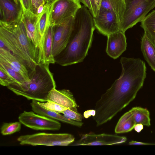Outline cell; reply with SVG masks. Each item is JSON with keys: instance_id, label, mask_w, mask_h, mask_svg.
<instances>
[{"instance_id": "9a60e30c", "label": "cell", "mask_w": 155, "mask_h": 155, "mask_svg": "<svg viewBox=\"0 0 155 155\" xmlns=\"http://www.w3.org/2000/svg\"><path fill=\"white\" fill-rule=\"evenodd\" d=\"M30 105L32 110L37 114L78 127H81L83 124L82 121L71 120L60 113L45 108L41 106L37 101L32 100Z\"/></svg>"}, {"instance_id": "ffe728a7", "label": "cell", "mask_w": 155, "mask_h": 155, "mask_svg": "<svg viewBox=\"0 0 155 155\" xmlns=\"http://www.w3.org/2000/svg\"><path fill=\"white\" fill-rule=\"evenodd\" d=\"M37 18V16L33 12L26 13L22 14L21 19L25 26L27 36L37 51L38 43L35 27Z\"/></svg>"}, {"instance_id": "ac0fdd59", "label": "cell", "mask_w": 155, "mask_h": 155, "mask_svg": "<svg viewBox=\"0 0 155 155\" xmlns=\"http://www.w3.org/2000/svg\"><path fill=\"white\" fill-rule=\"evenodd\" d=\"M141 49L145 60L155 72V42L145 32L142 38Z\"/></svg>"}, {"instance_id": "277c9868", "label": "cell", "mask_w": 155, "mask_h": 155, "mask_svg": "<svg viewBox=\"0 0 155 155\" xmlns=\"http://www.w3.org/2000/svg\"><path fill=\"white\" fill-rule=\"evenodd\" d=\"M75 139L70 134L39 133L21 135L17 140L21 145L67 146L73 143Z\"/></svg>"}, {"instance_id": "4dcf8cb0", "label": "cell", "mask_w": 155, "mask_h": 155, "mask_svg": "<svg viewBox=\"0 0 155 155\" xmlns=\"http://www.w3.org/2000/svg\"><path fill=\"white\" fill-rule=\"evenodd\" d=\"M31 11L36 15L39 7L41 5H45L46 4L45 0H31Z\"/></svg>"}, {"instance_id": "2e32d148", "label": "cell", "mask_w": 155, "mask_h": 155, "mask_svg": "<svg viewBox=\"0 0 155 155\" xmlns=\"http://www.w3.org/2000/svg\"><path fill=\"white\" fill-rule=\"evenodd\" d=\"M48 101L54 102L67 108L78 107L73 94L68 89H53L48 95Z\"/></svg>"}, {"instance_id": "8fae6325", "label": "cell", "mask_w": 155, "mask_h": 155, "mask_svg": "<svg viewBox=\"0 0 155 155\" xmlns=\"http://www.w3.org/2000/svg\"><path fill=\"white\" fill-rule=\"evenodd\" d=\"M51 4L46 3L43 11L37 15L35 27L38 43L37 64L41 63L44 41L48 29L51 25Z\"/></svg>"}, {"instance_id": "8992f818", "label": "cell", "mask_w": 155, "mask_h": 155, "mask_svg": "<svg viewBox=\"0 0 155 155\" xmlns=\"http://www.w3.org/2000/svg\"><path fill=\"white\" fill-rule=\"evenodd\" d=\"M19 121L25 126L35 130H59L61 124L58 120L37 114L24 111L19 115Z\"/></svg>"}, {"instance_id": "52a82bcc", "label": "cell", "mask_w": 155, "mask_h": 155, "mask_svg": "<svg viewBox=\"0 0 155 155\" xmlns=\"http://www.w3.org/2000/svg\"><path fill=\"white\" fill-rule=\"evenodd\" d=\"M155 7V0H143L130 10L124 12L120 30L125 32L137 23L141 22L148 13Z\"/></svg>"}, {"instance_id": "e575fe53", "label": "cell", "mask_w": 155, "mask_h": 155, "mask_svg": "<svg viewBox=\"0 0 155 155\" xmlns=\"http://www.w3.org/2000/svg\"><path fill=\"white\" fill-rule=\"evenodd\" d=\"M143 125L142 124H135L134 129L137 132L139 133L143 129Z\"/></svg>"}, {"instance_id": "74e56055", "label": "cell", "mask_w": 155, "mask_h": 155, "mask_svg": "<svg viewBox=\"0 0 155 155\" xmlns=\"http://www.w3.org/2000/svg\"></svg>"}, {"instance_id": "cb8c5ba5", "label": "cell", "mask_w": 155, "mask_h": 155, "mask_svg": "<svg viewBox=\"0 0 155 155\" xmlns=\"http://www.w3.org/2000/svg\"><path fill=\"white\" fill-rule=\"evenodd\" d=\"M141 22V26L144 32L155 41V10L146 15Z\"/></svg>"}, {"instance_id": "3957f363", "label": "cell", "mask_w": 155, "mask_h": 155, "mask_svg": "<svg viewBox=\"0 0 155 155\" xmlns=\"http://www.w3.org/2000/svg\"><path fill=\"white\" fill-rule=\"evenodd\" d=\"M0 48L9 51L28 69L30 78L35 71L36 64L27 58L16 37L8 25L0 21Z\"/></svg>"}, {"instance_id": "83f0119b", "label": "cell", "mask_w": 155, "mask_h": 155, "mask_svg": "<svg viewBox=\"0 0 155 155\" xmlns=\"http://www.w3.org/2000/svg\"><path fill=\"white\" fill-rule=\"evenodd\" d=\"M17 83L12 77L2 67L0 66V84L3 86L7 87L10 85Z\"/></svg>"}, {"instance_id": "30bf717a", "label": "cell", "mask_w": 155, "mask_h": 155, "mask_svg": "<svg viewBox=\"0 0 155 155\" xmlns=\"http://www.w3.org/2000/svg\"><path fill=\"white\" fill-rule=\"evenodd\" d=\"M6 24L16 37L28 59L33 63L37 64V50L27 36L25 26L21 18L18 22Z\"/></svg>"}, {"instance_id": "5bb4252c", "label": "cell", "mask_w": 155, "mask_h": 155, "mask_svg": "<svg viewBox=\"0 0 155 155\" xmlns=\"http://www.w3.org/2000/svg\"><path fill=\"white\" fill-rule=\"evenodd\" d=\"M107 37L106 52L110 57L117 59L126 49L125 33L120 30L108 35Z\"/></svg>"}, {"instance_id": "d6986e66", "label": "cell", "mask_w": 155, "mask_h": 155, "mask_svg": "<svg viewBox=\"0 0 155 155\" xmlns=\"http://www.w3.org/2000/svg\"><path fill=\"white\" fill-rule=\"evenodd\" d=\"M54 30L53 26L50 25L48 29L44 41L41 63L50 64L55 62L52 54L53 41Z\"/></svg>"}, {"instance_id": "f546056e", "label": "cell", "mask_w": 155, "mask_h": 155, "mask_svg": "<svg viewBox=\"0 0 155 155\" xmlns=\"http://www.w3.org/2000/svg\"><path fill=\"white\" fill-rule=\"evenodd\" d=\"M14 0L21 6L22 11L23 13L33 12L31 11V0Z\"/></svg>"}, {"instance_id": "9c48e42d", "label": "cell", "mask_w": 155, "mask_h": 155, "mask_svg": "<svg viewBox=\"0 0 155 155\" xmlns=\"http://www.w3.org/2000/svg\"><path fill=\"white\" fill-rule=\"evenodd\" d=\"M95 27L102 34L107 36L120 30V22L116 15L108 9L100 8L96 17H93Z\"/></svg>"}, {"instance_id": "44dd1931", "label": "cell", "mask_w": 155, "mask_h": 155, "mask_svg": "<svg viewBox=\"0 0 155 155\" xmlns=\"http://www.w3.org/2000/svg\"><path fill=\"white\" fill-rule=\"evenodd\" d=\"M135 124L133 116L130 110L120 118L115 126L114 132L116 134L129 132L134 128Z\"/></svg>"}, {"instance_id": "1f68e13d", "label": "cell", "mask_w": 155, "mask_h": 155, "mask_svg": "<svg viewBox=\"0 0 155 155\" xmlns=\"http://www.w3.org/2000/svg\"><path fill=\"white\" fill-rule=\"evenodd\" d=\"M91 2V13L93 17H96L98 15L99 10L98 9L95 1V0H90Z\"/></svg>"}, {"instance_id": "e0dca14e", "label": "cell", "mask_w": 155, "mask_h": 155, "mask_svg": "<svg viewBox=\"0 0 155 155\" xmlns=\"http://www.w3.org/2000/svg\"><path fill=\"white\" fill-rule=\"evenodd\" d=\"M0 61L19 73L28 80H30L29 71L27 68L9 51L0 48Z\"/></svg>"}, {"instance_id": "484cf974", "label": "cell", "mask_w": 155, "mask_h": 155, "mask_svg": "<svg viewBox=\"0 0 155 155\" xmlns=\"http://www.w3.org/2000/svg\"><path fill=\"white\" fill-rule=\"evenodd\" d=\"M0 66L5 69L16 81L17 84L22 83L28 80L19 73L15 71L3 62L0 61Z\"/></svg>"}, {"instance_id": "603a6c76", "label": "cell", "mask_w": 155, "mask_h": 155, "mask_svg": "<svg viewBox=\"0 0 155 155\" xmlns=\"http://www.w3.org/2000/svg\"><path fill=\"white\" fill-rule=\"evenodd\" d=\"M130 110L133 116L136 124H140L148 127L150 125V113L147 109L135 107Z\"/></svg>"}, {"instance_id": "ba28073f", "label": "cell", "mask_w": 155, "mask_h": 155, "mask_svg": "<svg viewBox=\"0 0 155 155\" xmlns=\"http://www.w3.org/2000/svg\"><path fill=\"white\" fill-rule=\"evenodd\" d=\"M127 138L116 134L105 133L96 134L90 132L81 134L80 139L76 141L74 145L99 146L109 145L120 144L125 142Z\"/></svg>"}, {"instance_id": "5b68a950", "label": "cell", "mask_w": 155, "mask_h": 155, "mask_svg": "<svg viewBox=\"0 0 155 155\" xmlns=\"http://www.w3.org/2000/svg\"><path fill=\"white\" fill-rule=\"evenodd\" d=\"M81 6L77 0H56L51 4V25L54 26L74 16Z\"/></svg>"}, {"instance_id": "4316f807", "label": "cell", "mask_w": 155, "mask_h": 155, "mask_svg": "<svg viewBox=\"0 0 155 155\" xmlns=\"http://www.w3.org/2000/svg\"><path fill=\"white\" fill-rule=\"evenodd\" d=\"M62 114L69 119L76 121H82L83 119L84 116L78 112L76 107L67 108Z\"/></svg>"}, {"instance_id": "d590c367", "label": "cell", "mask_w": 155, "mask_h": 155, "mask_svg": "<svg viewBox=\"0 0 155 155\" xmlns=\"http://www.w3.org/2000/svg\"><path fill=\"white\" fill-rule=\"evenodd\" d=\"M102 0H95V3L99 10Z\"/></svg>"}, {"instance_id": "4fadbf2b", "label": "cell", "mask_w": 155, "mask_h": 155, "mask_svg": "<svg viewBox=\"0 0 155 155\" xmlns=\"http://www.w3.org/2000/svg\"><path fill=\"white\" fill-rule=\"evenodd\" d=\"M0 21L12 24L19 21L23 12L20 5L14 0H0Z\"/></svg>"}, {"instance_id": "7c38bea8", "label": "cell", "mask_w": 155, "mask_h": 155, "mask_svg": "<svg viewBox=\"0 0 155 155\" xmlns=\"http://www.w3.org/2000/svg\"><path fill=\"white\" fill-rule=\"evenodd\" d=\"M74 16L53 26L52 54L54 58L62 51L67 44L72 30Z\"/></svg>"}, {"instance_id": "d4e9b609", "label": "cell", "mask_w": 155, "mask_h": 155, "mask_svg": "<svg viewBox=\"0 0 155 155\" xmlns=\"http://www.w3.org/2000/svg\"><path fill=\"white\" fill-rule=\"evenodd\" d=\"M21 123L20 122L4 123L1 127V133L3 135H7L20 131Z\"/></svg>"}, {"instance_id": "7402d4cb", "label": "cell", "mask_w": 155, "mask_h": 155, "mask_svg": "<svg viewBox=\"0 0 155 155\" xmlns=\"http://www.w3.org/2000/svg\"><path fill=\"white\" fill-rule=\"evenodd\" d=\"M100 8L108 9L113 12L116 15L120 24L125 8V1L102 0Z\"/></svg>"}, {"instance_id": "6da1fadb", "label": "cell", "mask_w": 155, "mask_h": 155, "mask_svg": "<svg viewBox=\"0 0 155 155\" xmlns=\"http://www.w3.org/2000/svg\"><path fill=\"white\" fill-rule=\"evenodd\" d=\"M90 13L84 5L77 12L67 44L54 57L55 63L64 66L83 61L91 46L95 28Z\"/></svg>"}, {"instance_id": "f1b7e54d", "label": "cell", "mask_w": 155, "mask_h": 155, "mask_svg": "<svg viewBox=\"0 0 155 155\" xmlns=\"http://www.w3.org/2000/svg\"><path fill=\"white\" fill-rule=\"evenodd\" d=\"M38 103L45 108L59 113H62L67 108L54 102L48 101L45 102L38 101Z\"/></svg>"}, {"instance_id": "d6a6232c", "label": "cell", "mask_w": 155, "mask_h": 155, "mask_svg": "<svg viewBox=\"0 0 155 155\" xmlns=\"http://www.w3.org/2000/svg\"><path fill=\"white\" fill-rule=\"evenodd\" d=\"M129 145H155V144L147 143L140 142L132 140L129 143Z\"/></svg>"}, {"instance_id": "8d00e7d4", "label": "cell", "mask_w": 155, "mask_h": 155, "mask_svg": "<svg viewBox=\"0 0 155 155\" xmlns=\"http://www.w3.org/2000/svg\"><path fill=\"white\" fill-rule=\"evenodd\" d=\"M46 3L48 4H51L56 0H45Z\"/></svg>"}, {"instance_id": "7a4b0ae2", "label": "cell", "mask_w": 155, "mask_h": 155, "mask_svg": "<svg viewBox=\"0 0 155 155\" xmlns=\"http://www.w3.org/2000/svg\"><path fill=\"white\" fill-rule=\"evenodd\" d=\"M48 64H37L30 80L22 83L10 85L7 88L17 95L40 102L48 101L50 92L56 87Z\"/></svg>"}, {"instance_id": "836d02e7", "label": "cell", "mask_w": 155, "mask_h": 155, "mask_svg": "<svg viewBox=\"0 0 155 155\" xmlns=\"http://www.w3.org/2000/svg\"><path fill=\"white\" fill-rule=\"evenodd\" d=\"M79 2H81L88 8L90 12L91 10V5L90 0H77Z\"/></svg>"}]
</instances>
